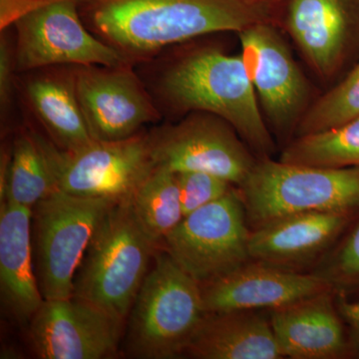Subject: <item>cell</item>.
Masks as SVG:
<instances>
[{
	"label": "cell",
	"mask_w": 359,
	"mask_h": 359,
	"mask_svg": "<svg viewBox=\"0 0 359 359\" xmlns=\"http://www.w3.org/2000/svg\"><path fill=\"white\" fill-rule=\"evenodd\" d=\"M280 7V0H94L78 8L129 61L202 35L275 22Z\"/></svg>",
	"instance_id": "cell-1"
},
{
	"label": "cell",
	"mask_w": 359,
	"mask_h": 359,
	"mask_svg": "<svg viewBox=\"0 0 359 359\" xmlns=\"http://www.w3.org/2000/svg\"><path fill=\"white\" fill-rule=\"evenodd\" d=\"M156 96L177 112L218 116L259 154L268 157L273 142L241 55L198 49L166 66L155 82Z\"/></svg>",
	"instance_id": "cell-2"
},
{
	"label": "cell",
	"mask_w": 359,
	"mask_h": 359,
	"mask_svg": "<svg viewBox=\"0 0 359 359\" xmlns=\"http://www.w3.org/2000/svg\"><path fill=\"white\" fill-rule=\"evenodd\" d=\"M157 245L137 221L129 203H116L101 219L85 252L72 297L126 321Z\"/></svg>",
	"instance_id": "cell-3"
},
{
	"label": "cell",
	"mask_w": 359,
	"mask_h": 359,
	"mask_svg": "<svg viewBox=\"0 0 359 359\" xmlns=\"http://www.w3.org/2000/svg\"><path fill=\"white\" fill-rule=\"evenodd\" d=\"M205 313L199 283L159 250L129 313L127 351L135 358H182Z\"/></svg>",
	"instance_id": "cell-4"
},
{
	"label": "cell",
	"mask_w": 359,
	"mask_h": 359,
	"mask_svg": "<svg viewBox=\"0 0 359 359\" xmlns=\"http://www.w3.org/2000/svg\"><path fill=\"white\" fill-rule=\"evenodd\" d=\"M238 190L252 230L301 212H353L359 208V167L306 166L264 157Z\"/></svg>",
	"instance_id": "cell-5"
},
{
	"label": "cell",
	"mask_w": 359,
	"mask_h": 359,
	"mask_svg": "<svg viewBox=\"0 0 359 359\" xmlns=\"http://www.w3.org/2000/svg\"><path fill=\"white\" fill-rule=\"evenodd\" d=\"M60 191L32 208L35 273L44 299L73 297L75 275L101 219L116 204Z\"/></svg>",
	"instance_id": "cell-6"
},
{
	"label": "cell",
	"mask_w": 359,
	"mask_h": 359,
	"mask_svg": "<svg viewBox=\"0 0 359 359\" xmlns=\"http://www.w3.org/2000/svg\"><path fill=\"white\" fill-rule=\"evenodd\" d=\"M250 231L238 187L188 216L163 240V250L201 287L252 261Z\"/></svg>",
	"instance_id": "cell-7"
},
{
	"label": "cell",
	"mask_w": 359,
	"mask_h": 359,
	"mask_svg": "<svg viewBox=\"0 0 359 359\" xmlns=\"http://www.w3.org/2000/svg\"><path fill=\"white\" fill-rule=\"evenodd\" d=\"M57 191L80 198L128 201L154 170L147 134L121 141L95 140L66 151L39 134Z\"/></svg>",
	"instance_id": "cell-8"
},
{
	"label": "cell",
	"mask_w": 359,
	"mask_h": 359,
	"mask_svg": "<svg viewBox=\"0 0 359 359\" xmlns=\"http://www.w3.org/2000/svg\"><path fill=\"white\" fill-rule=\"evenodd\" d=\"M18 72L56 66H118L126 57L86 29L76 0H56L14 21Z\"/></svg>",
	"instance_id": "cell-9"
},
{
	"label": "cell",
	"mask_w": 359,
	"mask_h": 359,
	"mask_svg": "<svg viewBox=\"0 0 359 359\" xmlns=\"http://www.w3.org/2000/svg\"><path fill=\"white\" fill-rule=\"evenodd\" d=\"M237 134L218 116L191 112L176 124L153 130L147 138L155 168L207 172L240 187L257 160Z\"/></svg>",
	"instance_id": "cell-10"
},
{
	"label": "cell",
	"mask_w": 359,
	"mask_h": 359,
	"mask_svg": "<svg viewBox=\"0 0 359 359\" xmlns=\"http://www.w3.org/2000/svg\"><path fill=\"white\" fill-rule=\"evenodd\" d=\"M73 67L78 101L95 140H125L160 119L154 99L129 63Z\"/></svg>",
	"instance_id": "cell-11"
},
{
	"label": "cell",
	"mask_w": 359,
	"mask_h": 359,
	"mask_svg": "<svg viewBox=\"0 0 359 359\" xmlns=\"http://www.w3.org/2000/svg\"><path fill=\"white\" fill-rule=\"evenodd\" d=\"M124 323L74 297L44 299L28 323V334L39 358H110L117 353Z\"/></svg>",
	"instance_id": "cell-12"
},
{
	"label": "cell",
	"mask_w": 359,
	"mask_h": 359,
	"mask_svg": "<svg viewBox=\"0 0 359 359\" xmlns=\"http://www.w3.org/2000/svg\"><path fill=\"white\" fill-rule=\"evenodd\" d=\"M241 57L271 124L285 129L299 121L308 102V81L275 22H259L238 32Z\"/></svg>",
	"instance_id": "cell-13"
},
{
	"label": "cell",
	"mask_w": 359,
	"mask_h": 359,
	"mask_svg": "<svg viewBox=\"0 0 359 359\" xmlns=\"http://www.w3.org/2000/svg\"><path fill=\"white\" fill-rule=\"evenodd\" d=\"M201 289L205 311L222 313L271 311L334 287L316 273L306 275L292 269L250 261Z\"/></svg>",
	"instance_id": "cell-14"
},
{
	"label": "cell",
	"mask_w": 359,
	"mask_h": 359,
	"mask_svg": "<svg viewBox=\"0 0 359 359\" xmlns=\"http://www.w3.org/2000/svg\"><path fill=\"white\" fill-rule=\"evenodd\" d=\"M283 20L309 65L330 76L359 32V0H287Z\"/></svg>",
	"instance_id": "cell-15"
},
{
	"label": "cell",
	"mask_w": 359,
	"mask_h": 359,
	"mask_svg": "<svg viewBox=\"0 0 359 359\" xmlns=\"http://www.w3.org/2000/svg\"><path fill=\"white\" fill-rule=\"evenodd\" d=\"M334 292L325 290L268 311L283 358L335 359L349 353Z\"/></svg>",
	"instance_id": "cell-16"
},
{
	"label": "cell",
	"mask_w": 359,
	"mask_h": 359,
	"mask_svg": "<svg viewBox=\"0 0 359 359\" xmlns=\"http://www.w3.org/2000/svg\"><path fill=\"white\" fill-rule=\"evenodd\" d=\"M351 212H309L278 218L250 231L252 261L292 269L323 254L351 219Z\"/></svg>",
	"instance_id": "cell-17"
},
{
	"label": "cell",
	"mask_w": 359,
	"mask_h": 359,
	"mask_svg": "<svg viewBox=\"0 0 359 359\" xmlns=\"http://www.w3.org/2000/svg\"><path fill=\"white\" fill-rule=\"evenodd\" d=\"M32 209L1 202L0 208V292L7 313L29 323L44 299L33 259Z\"/></svg>",
	"instance_id": "cell-18"
},
{
	"label": "cell",
	"mask_w": 359,
	"mask_h": 359,
	"mask_svg": "<svg viewBox=\"0 0 359 359\" xmlns=\"http://www.w3.org/2000/svg\"><path fill=\"white\" fill-rule=\"evenodd\" d=\"M197 359H280L269 316L259 311L207 313L187 348Z\"/></svg>",
	"instance_id": "cell-19"
},
{
	"label": "cell",
	"mask_w": 359,
	"mask_h": 359,
	"mask_svg": "<svg viewBox=\"0 0 359 359\" xmlns=\"http://www.w3.org/2000/svg\"><path fill=\"white\" fill-rule=\"evenodd\" d=\"M25 88L30 107L54 145L75 151L95 141L78 101L73 66L32 75Z\"/></svg>",
	"instance_id": "cell-20"
},
{
	"label": "cell",
	"mask_w": 359,
	"mask_h": 359,
	"mask_svg": "<svg viewBox=\"0 0 359 359\" xmlns=\"http://www.w3.org/2000/svg\"><path fill=\"white\" fill-rule=\"evenodd\" d=\"M56 191L55 181L39 134L23 132L13 143L6 188L0 194L1 202L9 201L32 209Z\"/></svg>",
	"instance_id": "cell-21"
},
{
	"label": "cell",
	"mask_w": 359,
	"mask_h": 359,
	"mask_svg": "<svg viewBox=\"0 0 359 359\" xmlns=\"http://www.w3.org/2000/svg\"><path fill=\"white\" fill-rule=\"evenodd\" d=\"M127 202L146 233L159 245L184 219L178 174L154 168Z\"/></svg>",
	"instance_id": "cell-22"
},
{
	"label": "cell",
	"mask_w": 359,
	"mask_h": 359,
	"mask_svg": "<svg viewBox=\"0 0 359 359\" xmlns=\"http://www.w3.org/2000/svg\"><path fill=\"white\" fill-rule=\"evenodd\" d=\"M280 161L314 167H359V116L334 128L299 136L285 149Z\"/></svg>",
	"instance_id": "cell-23"
},
{
	"label": "cell",
	"mask_w": 359,
	"mask_h": 359,
	"mask_svg": "<svg viewBox=\"0 0 359 359\" xmlns=\"http://www.w3.org/2000/svg\"><path fill=\"white\" fill-rule=\"evenodd\" d=\"M359 116V62L339 85L302 116L299 136L334 128Z\"/></svg>",
	"instance_id": "cell-24"
},
{
	"label": "cell",
	"mask_w": 359,
	"mask_h": 359,
	"mask_svg": "<svg viewBox=\"0 0 359 359\" xmlns=\"http://www.w3.org/2000/svg\"><path fill=\"white\" fill-rule=\"evenodd\" d=\"M177 174L184 217L221 199L237 187L207 172L186 171Z\"/></svg>",
	"instance_id": "cell-25"
},
{
	"label": "cell",
	"mask_w": 359,
	"mask_h": 359,
	"mask_svg": "<svg viewBox=\"0 0 359 359\" xmlns=\"http://www.w3.org/2000/svg\"><path fill=\"white\" fill-rule=\"evenodd\" d=\"M316 273L327 280L335 292L359 287V223Z\"/></svg>",
	"instance_id": "cell-26"
},
{
	"label": "cell",
	"mask_w": 359,
	"mask_h": 359,
	"mask_svg": "<svg viewBox=\"0 0 359 359\" xmlns=\"http://www.w3.org/2000/svg\"><path fill=\"white\" fill-rule=\"evenodd\" d=\"M7 30H1L0 37V106L2 116H6L13 105L15 87V42H11Z\"/></svg>",
	"instance_id": "cell-27"
},
{
	"label": "cell",
	"mask_w": 359,
	"mask_h": 359,
	"mask_svg": "<svg viewBox=\"0 0 359 359\" xmlns=\"http://www.w3.org/2000/svg\"><path fill=\"white\" fill-rule=\"evenodd\" d=\"M337 306L342 320L348 327L349 353L359 358V302L346 301L341 292H339Z\"/></svg>",
	"instance_id": "cell-28"
},
{
	"label": "cell",
	"mask_w": 359,
	"mask_h": 359,
	"mask_svg": "<svg viewBox=\"0 0 359 359\" xmlns=\"http://www.w3.org/2000/svg\"><path fill=\"white\" fill-rule=\"evenodd\" d=\"M53 1L56 0H0V28L6 29L23 14Z\"/></svg>",
	"instance_id": "cell-29"
}]
</instances>
